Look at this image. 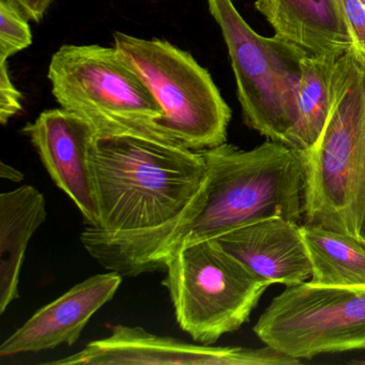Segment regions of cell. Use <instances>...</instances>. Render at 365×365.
Returning a JSON list of instances; mask_svg holds the SVG:
<instances>
[{
    "label": "cell",
    "instance_id": "obj_1",
    "mask_svg": "<svg viewBox=\"0 0 365 365\" xmlns=\"http://www.w3.org/2000/svg\"><path fill=\"white\" fill-rule=\"evenodd\" d=\"M208 172L206 200L149 257L143 273L161 270L179 247L215 239L264 220L304 217V150L267 140L245 150L227 142L200 151Z\"/></svg>",
    "mask_w": 365,
    "mask_h": 365
},
{
    "label": "cell",
    "instance_id": "obj_2",
    "mask_svg": "<svg viewBox=\"0 0 365 365\" xmlns=\"http://www.w3.org/2000/svg\"><path fill=\"white\" fill-rule=\"evenodd\" d=\"M303 224L351 237L365 247V61L351 48L331 76V106L307 149Z\"/></svg>",
    "mask_w": 365,
    "mask_h": 365
},
{
    "label": "cell",
    "instance_id": "obj_3",
    "mask_svg": "<svg viewBox=\"0 0 365 365\" xmlns=\"http://www.w3.org/2000/svg\"><path fill=\"white\" fill-rule=\"evenodd\" d=\"M48 78L57 103L85 119L96 136L159 132L155 123L163 110L115 46H61Z\"/></svg>",
    "mask_w": 365,
    "mask_h": 365
},
{
    "label": "cell",
    "instance_id": "obj_4",
    "mask_svg": "<svg viewBox=\"0 0 365 365\" xmlns=\"http://www.w3.org/2000/svg\"><path fill=\"white\" fill-rule=\"evenodd\" d=\"M114 46L146 83L163 116L158 131L202 151L227 142L232 110L208 70L165 40L114 33Z\"/></svg>",
    "mask_w": 365,
    "mask_h": 365
},
{
    "label": "cell",
    "instance_id": "obj_5",
    "mask_svg": "<svg viewBox=\"0 0 365 365\" xmlns=\"http://www.w3.org/2000/svg\"><path fill=\"white\" fill-rule=\"evenodd\" d=\"M221 29L237 85L243 121L267 140L285 144L298 118L301 61L307 51L256 33L232 0H207Z\"/></svg>",
    "mask_w": 365,
    "mask_h": 365
},
{
    "label": "cell",
    "instance_id": "obj_6",
    "mask_svg": "<svg viewBox=\"0 0 365 365\" xmlns=\"http://www.w3.org/2000/svg\"><path fill=\"white\" fill-rule=\"evenodd\" d=\"M163 285L177 322L196 343L213 345L249 322L269 284L215 239L183 245L165 260Z\"/></svg>",
    "mask_w": 365,
    "mask_h": 365
},
{
    "label": "cell",
    "instance_id": "obj_7",
    "mask_svg": "<svg viewBox=\"0 0 365 365\" xmlns=\"http://www.w3.org/2000/svg\"><path fill=\"white\" fill-rule=\"evenodd\" d=\"M264 345L298 359L365 350V285L307 281L277 294L253 328Z\"/></svg>",
    "mask_w": 365,
    "mask_h": 365
},
{
    "label": "cell",
    "instance_id": "obj_8",
    "mask_svg": "<svg viewBox=\"0 0 365 365\" xmlns=\"http://www.w3.org/2000/svg\"><path fill=\"white\" fill-rule=\"evenodd\" d=\"M292 358L271 346L262 348L215 347L151 334L140 327L117 324L110 336L96 339L84 349L55 365H294Z\"/></svg>",
    "mask_w": 365,
    "mask_h": 365
},
{
    "label": "cell",
    "instance_id": "obj_9",
    "mask_svg": "<svg viewBox=\"0 0 365 365\" xmlns=\"http://www.w3.org/2000/svg\"><path fill=\"white\" fill-rule=\"evenodd\" d=\"M55 185L78 207L89 227H99L100 212L89 147L96 138L85 119L63 108L41 113L23 128Z\"/></svg>",
    "mask_w": 365,
    "mask_h": 365
},
{
    "label": "cell",
    "instance_id": "obj_10",
    "mask_svg": "<svg viewBox=\"0 0 365 365\" xmlns=\"http://www.w3.org/2000/svg\"><path fill=\"white\" fill-rule=\"evenodd\" d=\"M116 271L93 275L36 312L0 346V356L73 345L93 315L114 298L123 283Z\"/></svg>",
    "mask_w": 365,
    "mask_h": 365
},
{
    "label": "cell",
    "instance_id": "obj_11",
    "mask_svg": "<svg viewBox=\"0 0 365 365\" xmlns=\"http://www.w3.org/2000/svg\"><path fill=\"white\" fill-rule=\"evenodd\" d=\"M222 249L264 283L287 287L309 281L312 264L301 224L290 220H264L215 238Z\"/></svg>",
    "mask_w": 365,
    "mask_h": 365
},
{
    "label": "cell",
    "instance_id": "obj_12",
    "mask_svg": "<svg viewBox=\"0 0 365 365\" xmlns=\"http://www.w3.org/2000/svg\"><path fill=\"white\" fill-rule=\"evenodd\" d=\"M274 36L309 54L341 55L352 48L336 0H256Z\"/></svg>",
    "mask_w": 365,
    "mask_h": 365
},
{
    "label": "cell",
    "instance_id": "obj_13",
    "mask_svg": "<svg viewBox=\"0 0 365 365\" xmlns=\"http://www.w3.org/2000/svg\"><path fill=\"white\" fill-rule=\"evenodd\" d=\"M43 194L23 185L0 195V314L19 298L20 274L33 235L46 222Z\"/></svg>",
    "mask_w": 365,
    "mask_h": 365
},
{
    "label": "cell",
    "instance_id": "obj_14",
    "mask_svg": "<svg viewBox=\"0 0 365 365\" xmlns=\"http://www.w3.org/2000/svg\"><path fill=\"white\" fill-rule=\"evenodd\" d=\"M317 285H365V247L351 237L322 226L301 224Z\"/></svg>",
    "mask_w": 365,
    "mask_h": 365
},
{
    "label": "cell",
    "instance_id": "obj_15",
    "mask_svg": "<svg viewBox=\"0 0 365 365\" xmlns=\"http://www.w3.org/2000/svg\"><path fill=\"white\" fill-rule=\"evenodd\" d=\"M339 56L307 54L301 61L297 96L298 118L285 145L307 150L317 142L330 112L331 76Z\"/></svg>",
    "mask_w": 365,
    "mask_h": 365
},
{
    "label": "cell",
    "instance_id": "obj_16",
    "mask_svg": "<svg viewBox=\"0 0 365 365\" xmlns=\"http://www.w3.org/2000/svg\"><path fill=\"white\" fill-rule=\"evenodd\" d=\"M33 43L29 21L6 0H0V63Z\"/></svg>",
    "mask_w": 365,
    "mask_h": 365
},
{
    "label": "cell",
    "instance_id": "obj_17",
    "mask_svg": "<svg viewBox=\"0 0 365 365\" xmlns=\"http://www.w3.org/2000/svg\"><path fill=\"white\" fill-rule=\"evenodd\" d=\"M349 29L352 50L365 61V6L361 0H336Z\"/></svg>",
    "mask_w": 365,
    "mask_h": 365
},
{
    "label": "cell",
    "instance_id": "obj_18",
    "mask_svg": "<svg viewBox=\"0 0 365 365\" xmlns=\"http://www.w3.org/2000/svg\"><path fill=\"white\" fill-rule=\"evenodd\" d=\"M23 95L14 86L7 63H0V123L5 125L22 110Z\"/></svg>",
    "mask_w": 365,
    "mask_h": 365
},
{
    "label": "cell",
    "instance_id": "obj_19",
    "mask_svg": "<svg viewBox=\"0 0 365 365\" xmlns=\"http://www.w3.org/2000/svg\"><path fill=\"white\" fill-rule=\"evenodd\" d=\"M29 22L40 23L54 0H6Z\"/></svg>",
    "mask_w": 365,
    "mask_h": 365
},
{
    "label": "cell",
    "instance_id": "obj_20",
    "mask_svg": "<svg viewBox=\"0 0 365 365\" xmlns=\"http://www.w3.org/2000/svg\"><path fill=\"white\" fill-rule=\"evenodd\" d=\"M0 177L16 183L21 182L25 178L24 174L21 170H16V168L5 163V162H1L0 164Z\"/></svg>",
    "mask_w": 365,
    "mask_h": 365
},
{
    "label": "cell",
    "instance_id": "obj_21",
    "mask_svg": "<svg viewBox=\"0 0 365 365\" xmlns=\"http://www.w3.org/2000/svg\"><path fill=\"white\" fill-rule=\"evenodd\" d=\"M361 1H362L363 5L365 6V0H361Z\"/></svg>",
    "mask_w": 365,
    "mask_h": 365
}]
</instances>
